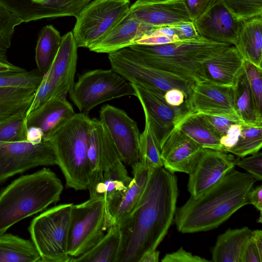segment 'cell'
Here are the masks:
<instances>
[{"label": "cell", "instance_id": "1", "mask_svg": "<svg viewBox=\"0 0 262 262\" xmlns=\"http://www.w3.org/2000/svg\"><path fill=\"white\" fill-rule=\"evenodd\" d=\"M178 179L163 167H152L136 207L119 225L121 242L116 262H139L157 248L174 220Z\"/></svg>", "mask_w": 262, "mask_h": 262}, {"label": "cell", "instance_id": "2", "mask_svg": "<svg viewBox=\"0 0 262 262\" xmlns=\"http://www.w3.org/2000/svg\"><path fill=\"white\" fill-rule=\"evenodd\" d=\"M256 180L248 173L233 168L220 181L195 198L190 196L176 208L177 230L191 233L214 229L244 206Z\"/></svg>", "mask_w": 262, "mask_h": 262}, {"label": "cell", "instance_id": "3", "mask_svg": "<svg viewBox=\"0 0 262 262\" xmlns=\"http://www.w3.org/2000/svg\"><path fill=\"white\" fill-rule=\"evenodd\" d=\"M63 185L47 168L15 180L0 193V234L60 200Z\"/></svg>", "mask_w": 262, "mask_h": 262}, {"label": "cell", "instance_id": "4", "mask_svg": "<svg viewBox=\"0 0 262 262\" xmlns=\"http://www.w3.org/2000/svg\"><path fill=\"white\" fill-rule=\"evenodd\" d=\"M91 119L75 113L43 139L50 141L67 187L88 190L92 171L88 157Z\"/></svg>", "mask_w": 262, "mask_h": 262}, {"label": "cell", "instance_id": "5", "mask_svg": "<svg viewBox=\"0 0 262 262\" xmlns=\"http://www.w3.org/2000/svg\"><path fill=\"white\" fill-rule=\"evenodd\" d=\"M231 46L202 38L158 45L135 43L129 48L140 61L149 67L196 81L202 63Z\"/></svg>", "mask_w": 262, "mask_h": 262}, {"label": "cell", "instance_id": "6", "mask_svg": "<svg viewBox=\"0 0 262 262\" xmlns=\"http://www.w3.org/2000/svg\"><path fill=\"white\" fill-rule=\"evenodd\" d=\"M72 204L53 207L31 221L29 231L41 262H72L67 242Z\"/></svg>", "mask_w": 262, "mask_h": 262}, {"label": "cell", "instance_id": "7", "mask_svg": "<svg viewBox=\"0 0 262 262\" xmlns=\"http://www.w3.org/2000/svg\"><path fill=\"white\" fill-rule=\"evenodd\" d=\"M129 0L91 1L75 17L73 34L78 48L89 49L105 38L128 15Z\"/></svg>", "mask_w": 262, "mask_h": 262}, {"label": "cell", "instance_id": "8", "mask_svg": "<svg viewBox=\"0 0 262 262\" xmlns=\"http://www.w3.org/2000/svg\"><path fill=\"white\" fill-rule=\"evenodd\" d=\"M111 226L102 198L90 197L81 204H73L68 235L69 255L73 258L89 250Z\"/></svg>", "mask_w": 262, "mask_h": 262}, {"label": "cell", "instance_id": "9", "mask_svg": "<svg viewBox=\"0 0 262 262\" xmlns=\"http://www.w3.org/2000/svg\"><path fill=\"white\" fill-rule=\"evenodd\" d=\"M69 94L80 113L86 115L104 102L123 96H136L132 84L112 69L82 74Z\"/></svg>", "mask_w": 262, "mask_h": 262}, {"label": "cell", "instance_id": "10", "mask_svg": "<svg viewBox=\"0 0 262 262\" xmlns=\"http://www.w3.org/2000/svg\"><path fill=\"white\" fill-rule=\"evenodd\" d=\"M112 69L130 83L147 85L164 92L176 88L188 99L195 81L149 67L140 61L129 48L108 54Z\"/></svg>", "mask_w": 262, "mask_h": 262}, {"label": "cell", "instance_id": "11", "mask_svg": "<svg viewBox=\"0 0 262 262\" xmlns=\"http://www.w3.org/2000/svg\"><path fill=\"white\" fill-rule=\"evenodd\" d=\"M54 165H56V157L49 140L7 144L0 149V184L15 174L32 168Z\"/></svg>", "mask_w": 262, "mask_h": 262}, {"label": "cell", "instance_id": "12", "mask_svg": "<svg viewBox=\"0 0 262 262\" xmlns=\"http://www.w3.org/2000/svg\"><path fill=\"white\" fill-rule=\"evenodd\" d=\"M100 120L109 133L121 160L131 166L138 163L140 134L137 123L123 110L108 104L101 107Z\"/></svg>", "mask_w": 262, "mask_h": 262}, {"label": "cell", "instance_id": "13", "mask_svg": "<svg viewBox=\"0 0 262 262\" xmlns=\"http://www.w3.org/2000/svg\"><path fill=\"white\" fill-rule=\"evenodd\" d=\"M131 84L161 146L165 137L187 112L185 104L178 107L170 106L166 102L162 91L150 85Z\"/></svg>", "mask_w": 262, "mask_h": 262}, {"label": "cell", "instance_id": "14", "mask_svg": "<svg viewBox=\"0 0 262 262\" xmlns=\"http://www.w3.org/2000/svg\"><path fill=\"white\" fill-rule=\"evenodd\" d=\"M235 159L231 154L203 148L188 173L187 188L190 196L197 197L234 168Z\"/></svg>", "mask_w": 262, "mask_h": 262}, {"label": "cell", "instance_id": "15", "mask_svg": "<svg viewBox=\"0 0 262 262\" xmlns=\"http://www.w3.org/2000/svg\"><path fill=\"white\" fill-rule=\"evenodd\" d=\"M77 48L72 31L62 37L57 55L40 83L50 90L52 98L66 97L74 84Z\"/></svg>", "mask_w": 262, "mask_h": 262}, {"label": "cell", "instance_id": "16", "mask_svg": "<svg viewBox=\"0 0 262 262\" xmlns=\"http://www.w3.org/2000/svg\"><path fill=\"white\" fill-rule=\"evenodd\" d=\"M199 35L207 40L234 46L242 24L221 0L193 21Z\"/></svg>", "mask_w": 262, "mask_h": 262}, {"label": "cell", "instance_id": "17", "mask_svg": "<svg viewBox=\"0 0 262 262\" xmlns=\"http://www.w3.org/2000/svg\"><path fill=\"white\" fill-rule=\"evenodd\" d=\"M128 16L155 28L192 21L182 0H137Z\"/></svg>", "mask_w": 262, "mask_h": 262}, {"label": "cell", "instance_id": "18", "mask_svg": "<svg viewBox=\"0 0 262 262\" xmlns=\"http://www.w3.org/2000/svg\"><path fill=\"white\" fill-rule=\"evenodd\" d=\"M184 104L187 112L191 113L217 115L235 112L232 86L205 80L194 82Z\"/></svg>", "mask_w": 262, "mask_h": 262}, {"label": "cell", "instance_id": "19", "mask_svg": "<svg viewBox=\"0 0 262 262\" xmlns=\"http://www.w3.org/2000/svg\"><path fill=\"white\" fill-rule=\"evenodd\" d=\"M132 180V178L128 174L124 163L121 161L91 180L88 189L90 197L103 199L107 216L112 226L115 212Z\"/></svg>", "mask_w": 262, "mask_h": 262}, {"label": "cell", "instance_id": "20", "mask_svg": "<svg viewBox=\"0 0 262 262\" xmlns=\"http://www.w3.org/2000/svg\"><path fill=\"white\" fill-rule=\"evenodd\" d=\"M203 148L174 127L161 144L163 167L174 173L188 174L201 155Z\"/></svg>", "mask_w": 262, "mask_h": 262}, {"label": "cell", "instance_id": "21", "mask_svg": "<svg viewBox=\"0 0 262 262\" xmlns=\"http://www.w3.org/2000/svg\"><path fill=\"white\" fill-rule=\"evenodd\" d=\"M88 157L91 178L121 161L109 133L102 122L96 118L91 119Z\"/></svg>", "mask_w": 262, "mask_h": 262}, {"label": "cell", "instance_id": "22", "mask_svg": "<svg viewBox=\"0 0 262 262\" xmlns=\"http://www.w3.org/2000/svg\"><path fill=\"white\" fill-rule=\"evenodd\" d=\"M244 62L237 49L231 46L202 63L198 80L232 86L243 68Z\"/></svg>", "mask_w": 262, "mask_h": 262}, {"label": "cell", "instance_id": "23", "mask_svg": "<svg viewBox=\"0 0 262 262\" xmlns=\"http://www.w3.org/2000/svg\"><path fill=\"white\" fill-rule=\"evenodd\" d=\"M75 114L73 106L66 97L58 96L48 100L28 114L26 122L27 128L34 126L39 128L44 138Z\"/></svg>", "mask_w": 262, "mask_h": 262}, {"label": "cell", "instance_id": "24", "mask_svg": "<svg viewBox=\"0 0 262 262\" xmlns=\"http://www.w3.org/2000/svg\"><path fill=\"white\" fill-rule=\"evenodd\" d=\"M155 27L127 16L105 38L89 49L97 53L110 54L134 45Z\"/></svg>", "mask_w": 262, "mask_h": 262}, {"label": "cell", "instance_id": "25", "mask_svg": "<svg viewBox=\"0 0 262 262\" xmlns=\"http://www.w3.org/2000/svg\"><path fill=\"white\" fill-rule=\"evenodd\" d=\"M262 16L242 21L235 44L245 60L261 68Z\"/></svg>", "mask_w": 262, "mask_h": 262}, {"label": "cell", "instance_id": "26", "mask_svg": "<svg viewBox=\"0 0 262 262\" xmlns=\"http://www.w3.org/2000/svg\"><path fill=\"white\" fill-rule=\"evenodd\" d=\"M132 168L133 177L113 216V225L119 226L134 210L145 189L152 168L140 161Z\"/></svg>", "mask_w": 262, "mask_h": 262}, {"label": "cell", "instance_id": "27", "mask_svg": "<svg viewBox=\"0 0 262 262\" xmlns=\"http://www.w3.org/2000/svg\"><path fill=\"white\" fill-rule=\"evenodd\" d=\"M233 107L242 123L249 125H262V114L256 105L244 69L232 86Z\"/></svg>", "mask_w": 262, "mask_h": 262}, {"label": "cell", "instance_id": "28", "mask_svg": "<svg viewBox=\"0 0 262 262\" xmlns=\"http://www.w3.org/2000/svg\"><path fill=\"white\" fill-rule=\"evenodd\" d=\"M252 231L247 227L228 229L220 234L212 250V260L214 262H242L244 246Z\"/></svg>", "mask_w": 262, "mask_h": 262}, {"label": "cell", "instance_id": "29", "mask_svg": "<svg viewBox=\"0 0 262 262\" xmlns=\"http://www.w3.org/2000/svg\"><path fill=\"white\" fill-rule=\"evenodd\" d=\"M203 148L224 151L220 137L202 114L187 112L175 126Z\"/></svg>", "mask_w": 262, "mask_h": 262}, {"label": "cell", "instance_id": "30", "mask_svg": "<svg viewBox=\"0 0 262 262\" xmlns=\"http://www.w3.org/2000/svg\"><path fill=\"white\" fill-rule=\"evenodd\" d=\"M0 262H41L32 241L11 233L0 234Z\"/></svg>", "mask_w": 262, "mask_h": 262}, {"label": "cell", "instance_id": "31", "mask_svg": "<svg viewBox=\"0 0 262 262\" xmlns=\"http://www.w3.org/2000/svg\"><path fill=\"white\" fill-rule=\"evenodd\" d=\"M36 90L15 86L0 87V122L26 114Z\"/></svg>", "mask_w": 262, "mask_h": 262}, {"label": "cell", "instance_id": "32", "mask_svg": "<svg viewBox=\"0 0 262 262\" xmlns=\"http://www.w3.org/2000/svg\"><path fill=\"white\" fill-rule=\"evenodd\" d=\"M120 242L119 226L113 225L94 246L72 262H116Z\"/></svg>", "mask_w": 262, "mask_h": 262}, {"label": "cell", "instance_id": "33", "mask_svg": "<svg viewBox=\"0 0 262 262\" xmlns=\"http://www.w3.org/2000/svg\"><path fill=\"white\" fill-rule=\"evenodd\" d=\"M62 37L51 25L41 30L35 48V60L37 70L43 75L52 65L60 46Z\"/></svg>", "mask_w": 262, "mask_h": 262}, {"label": "cell", "instance_id": "34", "mask_svg": "<svg viewBox=\"0 0 262 262\" xmlns=\"http://www.w3.org/2000/svg\"><path fill=\"white\" fill-rule=\"evenodd\" d=\"M145 123L143 132L140 135L139 161L151 167H163L161 146L153 130L149 119L144 113Z\"/></svg>", "mask_w": 262, "mask_h": 262}, {"label": "cell", "instance_id": "35", "mask_svg": "<svg viewBox=\"0 0 262 262\" xmlns=\"http://www.w3.org/2000/svg\"><path fill=\"white\" fill-rule=\"evenodd\" d=\"M242 130L236 144L226 152L239 158L256 152L262 146V125H249L241 123Z\"/></svg>", "mask_w": 262, "mask_h": 262}, {"label": "cell", "instance_id": "36", "mask_svg": "<svg viewBox=\"0 0 262 262\" xmlns=\"http://www.w3.org/2000/svg\"><path fill=\"white\" fill-rule=\"evenodd\" d=\"M26 114L0 122V149L7 144L27 140Z\"/></svg>", "mask_w": 262, "mask_h": 262}, {"label": "cell", "instance_id": "37", "mask_svg": "<svg viewBox=\"0 0 262 262\" xmlns=\"http://www.w3.org/2000/svg\"><path fill=\"white\" fill-rule=\"evenodd\" d=\"M43 76L37 69L0 73V87L15 86L37 90Z\"/></svg>", "mask_w": 262, "mask_h": 262}, {"label": "cell", "instance_id": "38", "mask_svg": "<svg viewBox=\"0 0 262 262\" xmlns=\"http://www.w3.org/2000/svg\"><path fill=\"white\" fill-rule=\"evenodd\" d=\"M92 0H51L44 7V17H76Z\"/></svg>", "mask_w": 262, "mask_h": 262}, {"label": "cell", "instance_id": "39", "mask_svg": "<svg viewBox=\"0 0 262 262\" xmlns=\"http://www.w3.org/2000/svg\"><path fill=\"white\" fill-rule=\"evenodd\" d=\"M239 21L262 16V0H221Z\"/></svg>", "mask_w": 262, "mask_h": 262}, {"label": "cell", "instance_id": "40", "mask_svg": "<svg viewBox=\"0 0 262 262\" xmlns=\"http://www.w3.org/2000/svg\"><path fill=\"white\" fill-rule=\"evenodd\" d=\"M243 69L257 107L262 112V69L245 60Z\"/></svg>", "mask_w": 262, "mask_h": 262}, {"label": "cell", "instance_id": "41", "mask_svg": "<svg viewBox=\"0 0 262 262\" xmlns=\"http://www.w3.org/2000/svg\"><path fill=\"white\" fill-rule=\"evenodd\" d=\"M180 41L174 30L170 26L155 28L143 36L136 43L158 45Z\"/></svg>", "mask_w": 262, "mask_h": 262}, {"label": "cell", "instance_id": "42", "mask_svg": "<svg viewBox=\"0 0 262 262\" xmlns=\"http://www.w3.org/2000/svg\"><path fill=\"white\" fill-rule=\"evenodd\" d=\"M202 115L220 138L226 133L232 124L242 123L239 117L235 112L223 114Z\"/></svg>", "mask_w": 262, "mask_h": 262}, {"label": "cell", "instance_id": "43", "mask_svg": "<svg viewBox=\"0 0 262 262\" xmlns=\"http://www.w3.org/2000/svg\"><path fill=\"white\" fill-rule=\"evenodd\" d=\"M235 165L247 171L256 181L262 180V154L258 151L250 156L236 158Z\"/></svg>", "mask_w": 262, "mask_h": 262}, {"label": "cell", "instance_id": "44", "mask_svg": "<svg viewBox=\"0 0 262 262\" xmlns=\"http://www.w3.org/2000/svg\"><path fill=\"white\" fill-rule=\"evenodd\" d=\"M192 21L205 13L217 0H182Z\"/></svg>", "mask_w": 262, "mask_h": 262}, {"label": "cell", "instance_id": "45", "mask_svg": "<svg viewBox=\"0 0 262 262\" xmlns=\"http://www.w3.org/2000/svg\"><path fill=\"white\" fill-rule=\"evenodd\" d=\"M170 26L174 30L180 41H189L202 38L193 21L182 22Z\"/></svg>", "mask_w": 262, "mask_h": 262}, {"label": "cell", "instance_id": "46", "mask_svg": "<svg viewBox=\"0 0 262 262\" xmlns=\"http://www.w3.org/2000/svg\"><path fill=\"white\" fill-rule=\"evenodd\" d=\"M162 262H208L211 260L194 255L182 247L177 251L166 254L161 259Z\"/></svg>", "mask_w": 262, "mask_h": 262}, {"label": "cell", "instance_id": "47", "mask_svg": "<svg viewBox=\"0 0 262 262\" xmlns=\"http://www.w3.org/2000/svg\"><path fill=\"white\" fill-rule=\"evenodd\" d=\"M242 130L241 123L232 124L226 133L220 138V143L224 151L233 147L237 143Z\"/></svg>", "mask_w": 262, "mask_h": 262}, {"label": "cell", "instance_id": "48", "mask_svg": "<svg viewBox=\"0 0 262 262\" xmlns=\"http://www.w3.org/2000/svg\"><path fill=\"white\" fill-rule=\"evenodd\" d=\"M241 260L242 262L262 261V251L258 249L250 237L243 249Z\"/></svg>", "mask_w": 262, "mask_h": 262}, {"label": "cell", "instance_id": "49", "mask_svg": "<svg viewBox=\"0 0 262 262\" xmlns=\"http://www.w3.org/2000/svg\"><path fill=\"white\" fill-rule=\"evenodd\" d=\"M51 0H29V22L44 18V7Z\"/></svg>", "mask_w": 262, "mask_h": 262}, {"label": "cell", "instance_id": "50", "mask_svg": "<svg viewBox=\"0 0 262 262\" xmlns=\"http://www.w3.org/2000/svg\"><path fill=\"white\" fill-rule=\"evenodd\" d=\"M166 102L170 106L178 107L184 104L185 96L184 92L178 89H170L164 93Z\"/></svg>", "mask_w": 262, "mask_h": 262}, {"label": "cell", "instance_id": "51", "mask_svg": "<svg viewBox=\"0 0 262 262\" xmlns=\"http://www.w3.org/2000/svg\"><path fill=\"white\" fill-rule=\"evenodd\" d=\"M248 204L253 205L257 210L262 211V186L252 188L248 194Z\"/></svg>", "mask_w": 262, "mask_h": 262}, {"label": "cell", "instance_id": "52", "mask_svg": "<svg viewBox=\"0 0 262 262\" xmlns=\"http://www.w3.org/2000/svg\"><path fill=\"white\" fill-rule=\"evenodd\" d=\"M42 132L38 128L31 126L28 127L27 140L32 143H39L43 138Z\"/></svg>", "mask_w": 262, "mask_h": 262}, {"label": "cell", "instance_id": "53", "mask_svg": "<svg viewBox=\"0 0 262 262\" xmlns=\"http://www.w3.org/2000/svg\"><path fill=\"white\" fill-rule=\"evenodd\" d=\"M159 251L156 250L145 253L140 259L139 262H158L159 261Z\"/></svg>", "mask_w": 262, "mask_h": 262}, {"label": "cell", "instance_id": "54", "mask_svg": "<svg viewBox=\"0 0 262 262\" xmlns=\"http://www.w3.org/2000/svg\"><path fill=\"white\" fill-rule=\"evenodd\" d=\"M164 1H166V0H164Z\"/></svg>", "mask_w": 262, "mask_h": 262}]
</instances>
